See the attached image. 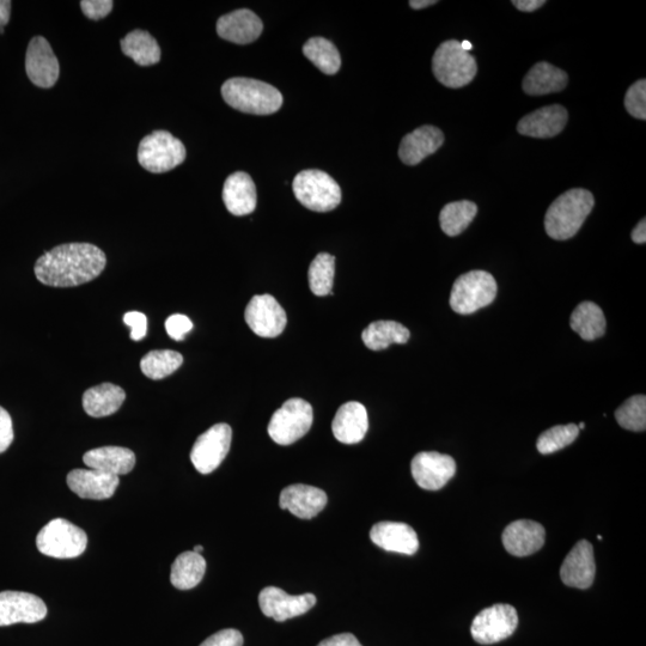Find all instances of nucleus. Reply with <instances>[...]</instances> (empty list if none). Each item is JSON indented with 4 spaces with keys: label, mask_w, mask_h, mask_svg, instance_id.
Masks as SVG:
<instances>
[{
    "label": "nucleus",
    "mask_w": 646,
    "mask_h": 646,
    "mask_svg": "<svg viewBox=\"0 0 646 646\" xmlns=\"http://www.w3.org/2000/svg\"><path fill=\"white\" fill-rule=\"evenodd\" d=\"M106 254L90 243H66L36 261L35 276L53 288H73L96 279L105 271Z\"/></svg>",
    "instance_id": "1"
},
{
    "label": "nucleus",
    "mask_w": 646,
    "mask_h": 646,
    "mask_svg": "<svg viewBox=\"0 0 646 646\" xmlns=\"http://www.w3.org/2000/svg\"><path fill=\"white\" fill-rule=\"evenodd\" d=\"M594 205V195L583 188L560 195L546 212L547 235L557 241L571 239L580 231Z\"/></svg>",
    "instance_id": "2"
},
{
    "label": "nucleus",
    "mask_w": 646,
    "mask_h": 646,
    "mask_svg": "<svg viewBox=\"0 0 646 646\" xmlns=\"http://www.w3.org/2000/svg\"><path fill=\"white\" fill-rule=\"evenodd\" d=\"M227 105L242 113L270 115L283 106V96L271 84L252 78H231L223 84Z\"/></svg>",
    "instance_id": "3"
},
{
    "label": "nucleus",
    "mask_w": 646,
    "mask_h": 646,
    "mask_svg": "<svg viewBox=\"0 0 646 646\" xmlns=\"http://www.w3.org/2000/svg\"><path fill=\"white\" fill-rule=\"evenodd\" d=\"M498 286L492 274L472 271L462 274L454 283L450 294V307L455 313L469 315L478 312L495 301Z\"/></svg>",
    "instance_id": "4"
},
{
    "label": "nucleus",
    "mask_w": 646,
    "mask_h": 646,
    "mask_svg": "<svg viewBox=\"0 0 646 646\" xmlns=\"http://www.w3.org/2000/svg\"><path fill=\"white\" fill-rule=\"evenodd\" d=\"M432 70L438 82L448 88L466 87L477 75L478 66L471 53L463 50L461 42H443L432 59Z\"/></svg>",
    "instance_id": "5"
},
{
    "label": "nucleus",
    "mask_w": 646,
    "mask_h": 646,
    "mask_svg": "<svg viewBox=\"0 0 646 646\" xmlns=\"http://www.w3.org/2000/svg\"><path fill=\"white\" fill-rule=\"evenodd\" d=\"M186 160V148L180 139L167 131H155L139 144L138 162L150 173L170 172Z\"/></svg>",
    "instance_id": "6"
},
{
    "label": "nucleus",
    "mask_w": 646,
    "mask_h": 646,
    "mask_svg": "<svg viewBox=\"0 0 646 646\" xmlns=\"http://www.w3.org/2000/svg\"><path fill=\"white\" fill-rule=\"evenodd\" d=\"M292 190L304 207L315 212L332 211L341 203L340 186L322 170H303L296 175Z\"/></svg>",
    "instance_id": "7"
},
{
    "label": "nucleus",
    "mask_w": 646,
    "mask_h": 646,
    "mask_svg": "<svg viewBox=\"0 0 646 646\" xmlns=\"http://www.w3.org/2000/svg\"><path fill=\"white\" fill-rule=\"evenodd\" d=\"M88 536L84 530L64 518L47 523L36 538L38 550L47 557L57 559L77 558L84 553Z\"/></svg>",
    "instance_id": "8"
},
{
    "label": "nucleus",
    "mask_w": 646,
    "mask_h": 646,
    "mask_svg": "<svg viewBox=\"0 0 646 646\" xmlns=\"http://www.w3.org/2000/svg\"><path fill=\"white\" fill-rule=\"evenodd\" d=\"M313 420V407L309 402L290 399L273 414L268 424V435L279 446H290L308 434Z\"/></svg>",
    "instance_id": "9"
},
{
    "label": "nucleus",
    "mask_w": 646,
    "mask_h": 646,
    "mask_svg": "<svg viewBox=\"0 0 646 646\" xmlns=\"http://www.w3.org/2000/svg\"><path fill=\"white\" fill-rule=\"evenodd\" d=\"M517 626L518 615L515 607L507 603H498L483 609L474 618L471 633L475 642L490 645L513 636Z\"/></svg>",
    "instance_id": "10"
},
{
    "label": "nucleus",
    "mask_w": 646,
    "mask_h": 646,
    "mask_svg": "<svg viewBox=\"0 0 646 646\" xmlns=\"http://www.w3.org/2000/svg\"><path fill=\"white\" fill-rule=\"evenodd\" d=\"M231 440L233 430L224 423L213 425L200 435L191 452V461L195 469L201 474L216 471L229 453Z\"/></svg>",
    "instance_id": "11"
},
{
    "label": "nucleus",
    "mask_w": 646,
    "mask_h": 646,
    "mask_svg": "<svg viewBox=\"0 0 646 646\" xmlns=\"http://www.w3.org/2000/svg\"><path fill=\"white\" fill-rule=\"evenodd\" d=\"M245 319L249 328L262 338H276L284 332L288 318L271 295L254 296L248 303Z\"/></svg>",
    "instance_id": "12"
},
{
    "label": "nucleus",
    "mask_w": 646,
    "mask_h": 646,
    "mask_svg": "<svg viewBox=\"0 0 646 646\" xmlns=\"http://www.w3.org/2000/svg\"><path fill=\"white\" fill-rule=\"evenodd\" d=\"M47 617V606L39 596L24 591L0 593V626L35 624Z\"/></svg>",
    "instance_id": "13"
},
{
    "label": "nucleus",
    "mask_w": 646,
    "mask_h": 646,
    "mask_svg": "<svg viewBox=\"0 0 646 646\" xmlns=\"http://www.w3.org/2000/svg\"><path fill=\"white\" fill-rule=\"evenodd\" d=\"M411 472L419 487L428 491H438L454 477L456 462L449 455L423 452L413 457Z\"/></svg>",
    "instance_id": "14"
},
{
    "label": "nucleus",
    "mask_w": 646,
    "mask_h": 646,
    "mask_svg": "<svg viewBox=\"0 0 646 646\" xmlns=\"http://www.w3.org/2000/svg\"><path fill=\"white\" fill-rule=\"evenodd\" d=\"M261 612L278 623L306 614L316 605L314 594L291 596L283 589L267 587L259 595Z\"/></svg>",
    "instance_id": "15"
},
{
    "label": "nucleus",
    "mask_w": 646,
    "mask_h": 646,
    "mask_svg": "<svg viewBox=\"0 0 646 646\" xmlns=\"http://www.w3.org/2000/svg\"><path fill=\"white\" fill-rule=\"evenodd\" d=\"M27 75L36 87L50 89L56 85L60 66L50 42L35 36L28 46L26 56Z\"/></svg>",
    "instance_id": "16"
},
{
    "label": "nucleus",
    "mask_w": 646,
    "mask_h": 646,
    "mask_svg": "<svg viewBox=\"0 0 646 646\" xmlns=\"http://www.w3.org/2000/svg\"><path fill=\"white\" fill-rule=\"evenodd\" d=\"M594 548L587 540L577 542L560 569V577L571 588L588 589L595 580Z\"/></svg>",
    "instance_id": "17"
},
{
    "label": "nucleus",
    "mask_w": 646,
    "mask_h": 646,
    "mask_svg": "<svg viewBox=\"0 0 646 646\" xmlns=\"http://www.w3.org/2000/svg\"><path fill=\"white\" fill-rule=\"evenodd\" d=\"M120 484L117 475L107 474L96 469H73L67 475L70 490L83 499L103 501L113 497Z\"/></svg>",
    "instance_id": "18"
},
{
    "label": "nucleus",
    "mask_w": 646,
    "mask_h": 646,
    "mask_svg": "<svg viewBox=\"0 0 646 646\" xmlns=\"http://www.w3.org/2000/svg\"><path fill=\"white\" fill-rule=\"evenodd\" d=\"M328 498L325 491L318 487L296 484L285 487L280 493L279 505L283 510H289L302 520H312L325 509Z\"/></svg>",
    "instance_id": "19"
},
{
    "label": "nucleus",
    "mask_w": 646,
    "mask_h": 646,
    "mask_svg": "<svg viewBox=\"0 0 646 646\" xmlns=\"http://www.w3.org/2000/svg\"><path fill=\"white\" fill-rule=\"evenodd\" d=\"M545 539V528L540 523L529 520L510 523L502 536L505 550L515 557L532 556L545 545Z\"/></svg>",
    "instance_id": "20"
},
{
    "label": "nucleus",
    "mask_w": 646,
    "mask_h": 646,
    "mask_svg": "<svg viewBox=\"0 0 646 646\" xmlns=\"http://www.w3.org/2000/svg\"><path fill=\"white\" fill-rule=\"evenodd\" d=\"M370 539L387 552L413 556L419 550L416 530L406 523L380 522L370 530Z\"/></svg>",
    "instance_id": "21"
},
{
    "label": "nucleus",
    "mask_w": 646,
    "mask_h": 646,
    "mask_svg": "<svg viewBox=\"0 0 646 646\" xmlns=\"http://www.w3.org/2000/svg\"><path fill=\"white\" fill-rule=\"evenodd\" d=\"M264 29L259 16L248 9H240L219 18L217 33L222 39L237 45L252 44Z\"/></svg>",
    "instance_id": "22"
},
{
    "label": "nucleus",
    "mask_w": 646,
    "mask_h": 646,
    "mask_svg": "<svg viewBox=\"0 0 646 646\" xmlns=\"http://www.w3.org/2000/svg\"><path fill=\"white\" fill-rule=\"evenodd\" d=\"M568 119V111L563 106H547L524 117L518 123L517 131L527 137L553 138L565 129Z\"/></svg>",
    "instance_id": "23"
},
{
    "label": "nucleus",
    "mask_w": 646,
    "mask_h": 646,
    "mask_svg": "<svg viewBox=\"0 0 646 646\" xmlns=\"http://www.w3.org/2000/svg\"><path fill=\"white\" fill-rule=\"evenodd\" d=\"M369 429L367 408L361 402H346L335 414L332 423L333 435L344 444L363 441Z\"/></svg>",
    "instance_id": "24"
},
{
    "label": "nucleus",
    "mask_w": 646,
    "mask_h": 646,
    "mask_svg": "<svg viewBox=\"0 0 646 646\" xmlns=\"http://www.w3.org/2000/svg\"><path fill=\"white\" fill-rule=\"evenodd\" d=\"M223 201L231 215H251L257 209L258 195L254 181L247 173L231 174L223 187Z\"/></svg>",
    "instance_id": "25"
},
{
    "label": "nucleus",
    "mask_w": 646,
    "mask_h": 646,
    "mask_svg": "<svg viewBox=\"0 0 646 646\" xmlns=\"http://www.w3.org/2000/svg\"><path fill=\"white\" fill-rule=\"evenodd\" d=\"M444 134L435 126H422L401 140L399 157L407 166H417L441 148Z\"/></svg>",
    "instance_id": "26"
},
{
    "label": "nucleus",
    "mask_w": 646,
    "mask_h": 646,
    "mask_svg": "<svg viewBox=\"0 0 646 646\" xmlns=\"http://www.w3.org/2000/svg\"><path fill=\"white\" fill-rule=\"evenodd\" d=\"M83 461L91 469L120 477L132 472L136 466V455L123 447H102L85 453Z\"/></svg>",
    "instance_id": "27"
},
{
    "label": "nucleus",
    "mask_w": 646,
    "mask_h": 646,
    "mask_svg": "<svg viewBox=\"0 0 646 646\" xmlns=\"http://www.w3.org/2000/svg\"><path fill=\"white\" fill-rule=\"evenodd\" d=\"M126 399L124 389L113 383L89 388L83 395L84 411L93 418L112 416L120 410Z\"/></svg>",
    "instance_id": "28"
},
{
    "label": "nucleus",
    "mask_w": 646,
    "mask_h": 646,
    "mask_svg": "<svg viewBox=\"0 0 646 646\" xmlns=\"http://www.w3.org/2000/svg\"><path fill=\"white\" fill-rule=\"evenodd\" d=\"M568 75L550 63L542 62L534 65L523 79L524 93L541 96L559 93L568 85Z\"/></svg>",
    "instance_id": "29"
},
{
    "label": "nucleus",
    "mask_w": 646,
    "mask_h": 646,
    "mask_svg": "<svg viewBox=\"0 0 646 646\" xmlns=\"http://www.w3.org/2000/svg\"><path fill=\"white\" fill-rule=\"evenodd\" d=\"M410 337V331L395 321H375L362 333L365 346L373 351L385 350L393 344H406Z\"/></svg>",
    "instance_id": "30"
},
{
    "label": "nucleus",
    "mask_w": 646,
    "mask_h": 646,
    "mask_svg": "<svg viewBox=\"0 0 646 646\" xmlns=\"http://www.w3.org/2000/svg\"><path fill=\"white\" fill-rule=\"evenodd\" d=\"M121 50L139 66L155 65L161 60V48L154 36L144 30H133L120 41Z\"/></svg>",
    "instance_id": "31"
},
{
    "label": "nucleus",
    "mask_w": 646,
    "mask_h": 646,
    "mask_svg": "<svg viewBox=\"0 0 646 646\" xmlns=\"http://www.w3.org/2000/svg\"><path fill=\"white\" fill-rule=\"evenodd\" d=\"M206 572V560L199 553H181L172 566L170 582L176 589L190 590L203 580Z\"/></svg>",
    "instance_id": "32"
},
{
    "label": "nucleus",
    "mask_w": 646,
    "mask_h": 646,
    "mask_svg": "<svg viewBox=\"0 0 646 646\" xmlns=\"http://www.w3.org/2000/svg\"><path fill=\"white\" fill-rule=\"evenodd\" d=\"M570 326L583 340L593 341L605 335L606 318L597 304L583 302L572 313Z\"/></svg>",
    "instance_id": "33"
},
{
    "label": "nucleus",
    "mask_w": 646,
    "mask_h": 646,
    "mask_svg": "<svg viewBox=\"0 0 646 646\" xmlns=\"http://www.w3.org/2000/svg\"><path fill=\"white\" fill-rule=\"evenodd\" d=\"M478 213V206L469 200L455 201L443 207L440 223L444 234L454 237L465 231Z\"/></svg>",
    "instance_id": "34"
},
{
    "label": "nucleus",
    "mask_w": 646,
    "mask_h": 646,
    "mask_svg": "<svg viewBox=\"0 0 646 646\" xmlns=\"http://www.w3.org/2000/svg\"><path fill=\"white\" fill-rule=\"evenodd\" d=\"M184 357L181 353L172 350H154L145 355L140 361V369L151 380H163L175 373Z\"/></svg>",
    "instance_id": "35"
},
{
    "label": "nucleus",
    "mask_w": 646,
    "mask_h": 646,
    "mask_svg": "<svg viewBox=\"0 0 646 646\" xmlns=\"http://www.w3.org/2000/svg\"><path fill=\"white\" fill-rule=\"evenodd\" d=\"M303 54L325 75H335L340 69L338 48L325 38L308 40L303 46Z\"/></svg>",
    "instance_id": "36"
},
{
    "label": "nucleus",
    "mask_w": 646,
    "mask_h": 646,
    "mask_svg": "<svg viewBox=\"0 0 646 646\" xmlns=\"http://www.w3.org/2000/svg\"><path fill=\"white\" fill-rule=\"evenodd\" d=\"M335 258L328 253H320L310 264L308 279L310 290L315 296L331 294L334 283Z\"/></svg>",
    "instance_id": "37"
},
{
    "label": "nucleus",
    "mask_w": 646,
    "mask_h": 646,
    "mask_svg": "<svg viewBox=\"0 0 646 646\" xmlns=\"http://www.w3.org/2000/svg\"><path fill=\"white\" fill-rule=\"evenodd\" d=\"M578 435L580 429L575 424L553 426L540 435L536 448L540 454L550 455L570 446Z\"/></svg>",
    "instance_id": "38"
},
{
    "label": "nucleus",
    "mask_w": 646,
    "mask_h": 646,
    "mask_svg": "<svg viewBox=\"0 0 646 646\" xmlns=\"http://www.w3.org/2000/svg\"><path fill=\"white\" fill-rule=\"evenodd\" d=\"M621 428L633 432H643L646 429V398L645 395H635L621 405L615 412Z\"/></svg>",
    "instance_id": "39"
},
{
    "label": "nucleus",
    "mask_w": 646,
    "mask_h": 646,
    "mask_svg": "<svg viewBox=\"0 0 646 646\" xmlns=\"http://www.w3.org/2000/svg\"><path fill=\"white\" fill-rule=\"evenodd\" d=\"M625 107L626 111L632 115L633 118L639 120L646 119V81L641 79V81L636 82L632 87L627 91L625 96Z\"/></svg>",
    "instance_id": "40"
},
{
    "label": "nucleus",
    "mask_w": 646,
    "mask_h": 646,
    "mask_svg": "<svg viewBox=\"0 0 646 646\" xmlns=\"http://www.w3.org/2000/svg\"><path fill=\"white\" fill-rule=\"evenodd\" d=\"M193 323L186 315L175 314L166 321V329L170 338L181 341L192 331Z\"/></svg>",
    "instance_id": "41"
},
{
    "label": "nucleus",
    "mask_w": 646,
    "mask_h": 646,
    "mask_svg": "<svg viewBox=\"0 0 646 646\" xmlns=\"http://www.w3.org/2000/svg\"><path fill=\"white\" fill-rule=\"evenodd\" d=\"M113 5L112 0H83L81 9L90 20L99 21L111 14Z\"/></svg>",
    "instance_id": "42"
},
{
    "label": "nucleus",
    "mask_w": 646,
    "mask_h": 646,
    "mask_svg": "<svg viewBox=\"0 0 646 646\" xmlns=\"http://www.w3.org/2000/svg\"><path fill=\"white\" fill-rule=\"evenodd\" d=\"M200 646H243V636L234 629L222 630L207 638Z\"/></svg>",
    "instance_id": "43"
},
{
    "label": "nucleus",
    "mask_w": 646,
    "mask_h": 646,
    "mask_svg": "<svg viewBox=\"0 0 646 646\" xmlns=\"http://www.w3.org/2000/svg\"><path fill=\"white\" fill-rule=\"evenodd\" d=\"M124 322L126 326L131 327V339L133 341H140L146 337V333H148V318L143 313H126L124 315Z\"/></svg>",
    "instance_id": "44"
},
{
    "label": "nucleus",
    "mask_w": 646,
    "mask_h": 646,
    "mask_svg": "<svg viewBox=\"0 0 646 646\" xmlns=\"http://www.w3.org/2000/svg\"><path fill=\"white\" fill-rule=\"evenodd\" d=\"M14 425L8 411L0 407V454L6 452L14 442Z\"/></svg>",
    "instance_id": "45"
},
{
    "label": "nucleus",
    "mask_w": 646,
    "mask_h": 646,
    "mask_svg": "<svg viewBox=\"0 0 646 646\" xmlns=\"http://www.w3.org/2000/svg\"><path fill=\"white\" fill-rule=\"evenodd\" d=\"M318 646H362V644L352 633H341V635L323 639Z\"/></svg>",
    "instance_id": "46"
},
{
    "label": "nucleus",
    "mask_w": 646,
    "mask_h": 646,
    "mask_svg": "<svg viewBox=\"0 0 646 646\" xmlns=\"http://www.w3.org/2000/svg\"><path fill=\"white\" fill-rule=\"evenodd\" d=\"M513 4L518 10L524 12H533L541 8L542 5H545V0H514Z\"/></svg>",
    "instance_id": "47"
},
{
    "label": "nucleus",
    "mask_w": 646,
    "mask_h": 646,
    "mask_svg": "<svg viewBox=\"0 0 646 646\" xmlns=\"http://www.w3.org/2000/svg\"><path fill=\"white\" fill-rule=\"evenodd\" d=\"M632 241L637 243V245H644L646 242V219L643 218L642 222L639 223L635 230L632 231Z\"/></svg>",
    "instance_id": "48"
},
{
    "label": "nucleus",
    "mask_w": 646,
    "mask_h": 646,
    "mask_svg": "<svg viewBox=\"0 0 646 646\" xmlns=\"http://www.w3.org/2000/svg\"><path fill=\"white\" fill-rule=\"evenodd\" d=\"M11 4L10 0H0V27L5 28L10 21Z\"/></svg>",
    "instance_id": "49"
},
{
    "label": "nucleus",
    "mask_w": 646,
    "mask_h": 646,
    "mask_svg": "<svg viewBox=\"0 0 646 646\" xmlns=\"http://www.w3.org/2000/svg\"><path fill=\"white\" fill-rule=\"evenodd\" d=\"M435 4H437L436 0H411L410 2L411 8L416 10L429 8V6Z\"/></svg>",
    "instance_id": "50"
},
{
    "label": "nucleus",
    "mask_w": 646,
    "mask_h": 646,
    "mask_svg": "<svg viewBox=\"0 0 646 646\" xmlns=\"http://www.w3.org/2000/svg\"><path fill=\"white\" fill-rule=\"evenodd\" d=\"M461 46H462L463 50H465L467 52H471V50L473 48L471 42H469V41H462Z\"/></svg>",
    "instance_id": "51"
},
{
    "label": "nucleus",
    "mask_w": 646,
    "mask_h": 646,
    "mask_svg": "<svg viewBox=\"0 0 646 646\" xmlns=\"http://www.w3.org/2000/svg\"><path fill=\"white\" fill-rule=\"evenodd\" d=\"M203 551H204V547H203V546H199V545L195 546V547H194V550H193V552H195V553H199V554H200L201 552H203Z\"/></svg>",
    "instance_id": "52"
},
{
    "label": "nucleus",
    "mask_w": 646,
    "mask_h": 646,
    "mask_svg": "<svg viewBox=\"0 0 646 646\" xmlns=\"http://www.w3.org/2000/svg\"><path fill=\"white\" fill-rule=\"evenodd\" d=\"M584 428H585V424H584V423H581L580 425H578V429L583 430Z\"/></svg>",
    "instance_id": "53"
},
{
    "label": "nucleus",
    "mask_w": 646,
    "mask_h": 646,
    "mask_svg": "<svg viewBox=\"0 0 646 646\" xmlns=\"http://www.w3.org/2000/svg\"><path fill=\"white\" fill-rule=\"evenodd\" d=\"M3 33H4V28L0 27V34H3Z\"/></svg>",
    "instance_id": "54"
}]
</instances>
